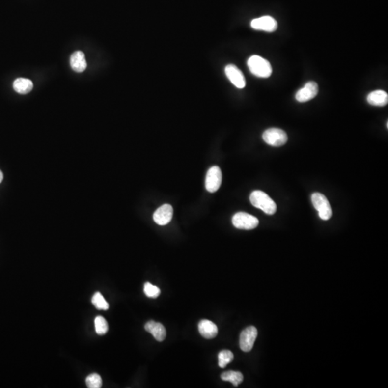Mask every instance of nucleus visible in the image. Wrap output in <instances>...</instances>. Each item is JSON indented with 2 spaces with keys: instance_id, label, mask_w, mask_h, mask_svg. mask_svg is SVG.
<instances>
[{
  "instance_id": "obj_1",
  "label": "nucleus",
  "mask_w": 388,
  "mask_h": 388,
  "mask_svg": "<svg viewBox=\"0 0 388 388\" xmlns=\"http://www.w3.org/2000/svg\"><path fill=\"white\" fill-rule=\"evenodd\" d=\"M251 204L254 207L261 209L262 212L268 215H273L277 211V206L273 199L265 192L254 191L249 197Z\"/></svg>"
},
{
  "instance_id": "obj_2",
  "label": "nucleus",
  "mask_w": 388,
  "mask_h": 388,
  "mask_svg": "<svg viewBox=\"0 0 388 388\" xmlns=\"http://www.w3.org/2000/svg\"><path fill=\"white\" fill-rule=\"evenodd\" d=\"M248 66L253 75L257 77L268 78L273 72L269 61L259 55H252L248 59Z\"/></svg>"
},
{
  "instance_id": "obj_3",
  "label": "nucleus",
  "mask_w": 388,
  "mask_h": 388,
  "mask_svg": "<svg viewBox=\"0 0 388 388\" xmlns=\"http://www.w3.org/2000/svg\"><path fill=\"white\" fill-rule=\"evenodd\" d=\"M311 201L315 209L319 212L321 220L325 221L330 220L332 217V210L327 197L320 193H314L312 194Z\"/></svg>"
},
{
  "instance_id": "obj_4",
  "label": "nucleus",
  "mask_w": 388,
  "mask_h": 388,
  "mask_svg": "<svg viewBox=\"0 0 388 388\" xmlns=\"http://www.w3.org/2000/svg\"><path fill=\"white\" fill-rule=\"evenodd\" d=\"M263 140L268 145L273 147H280L288 141L286 133L281 129L270 128L265 130L262 135Z\"/></svg>"
},
{
  "instance_id": "obj_5",
  "label": "nucleus",
  "mask_w": 388,
  "mask_h": 388,
  "mask_svg": "<svg viewBox=\"0 0 388 388\" xmlns=\"http://www.w3.org/2000/svg\"><path fill=\"white\" fill-rule=\"evenodd\" d=\"M232 223L237 229L251 230L258 226L259 220L251 214L238 212L232 217Z\"/></svg>"
},
{
  "instance_id": "obj_6",
  "label": "nucleus",
  "mask_w": 388,
  "mask_h": 388,
  "mask_svg": "<svg viewBox=\"0 0 388 388\" xmlns=\"http://www.w3.org/2000/svg\"><path fill=\"white\" fill-rule=\"evenodd\" d=\"M222 181V174L221 169L218 166H213L208 170L206 177V190L210 193H214L220 189Z\"/></svg>"
},
{
  "instance_id": "obj_7",
  "label": "nucleus",
  "mask_w": 388,
  "mask_h": 388,
  "mask_svg": "<svg viewBox=\"0 0 388 388\" xmlns=\"http://www.w3.org/2000/svg\"><path fill=\"white\" fill-rule=\"evenodd\" d=\"M257 336V330L255 327L251 326L244 330L240 336V349L245 352L252 350Z\"/></svg>"
},
{
  "instance_id": "obj_8",
  "label": "nucleus",
  "mask_w": 388,
  "mask_h": 388,
  "mask_svg": "<svg viewBox=\"0 0 388 388\" xmlns=\"http://www.w3.org/2000/svg\"><path fill=\"white\" fill-rule=\"evenodd\" d=\"M318 92H319V86L317 83L314 82H309L297 91L296 99L301 103L308 102L316 97Z\"/></svg>"
},
{
  "instance_id": "obj_9",
  "label": "nucleus",
  "mask_w": 388,
  "mask_h": 388,
  "mask_svg": "<svg viewBox=\"0 0 388 388\" xmlns=\"http://www.w3.org/2000/svg\"><path fill=\"white\" fill-rule=\"evenodd\" d=\"M225 74L236 87L243 88L246 86V81L243 72L234 65H227L225 68Z\"/></svg>"
},
{
  "instance_id": "obj_10",
  "label": "nucleus",
  "mask_w": 388,
  "mask_h": 388,
  "mask_svg": "<svg viewBox=\"0 0 388 388\" xmlns=\"http://www.w3.org/2000/svg\"><path fill=\"white\" fill-rule=\"evenodd\" d=\"M251 27L254 29L273 32L277 28V23L271 16H263L256 18L251 22Z\"/></svg>"
},
{
  "instance_id": "obj_11",
  "label": "nucleus",
  "mask_w": 388,
  "mask_h": 388,
  "mask_svg": "<svg viewBox=\"0 0 388 388\" xmlns=\"http://www.w3.org/2000/svg\"><path fill=\"white\" fill-rule=\"evenodd\" d=\"M173 209L171 205L164 204L158 208L153 214V220L157 224L164 226L173 218Z\"/></svg>"
},
{
  "instance_id": "obj_12",
  "label": "nucleus",
  "mask_w": 388,
  "mask_h": 388,
  "mask_svg": "<svg viewBox=\"0 0 388 388\" xmlns=\"http://www.w3.org/2000/svg\"><path fill=\"white\" fill-rule=\"evenodd\" d=\"M198 332L205 339H211L217 336L218 333L217 326L212 321L204 319L198 323Z\"/></svg>"
},
{
  "instance_id": "obj_13",
  "label": "nucleus",
  "mask_w": 388,
  "mask_h": 388,
  "mask_svg": "<svg viewBox=\"0 0 388 388\" xmlns=\"http://www.w3.org/2000/svg\"><path fill=\"white\" fill-rule=\"evenodd\" d=\"M145 330L151 333L158 341H163L166 339V328L161 323L155 322L153 320L147 321L145 325Z\"/></svg>"
},
{
  "instance_id": "obj_14",
  "label": "nucleus",
  "mask_w": 388,
  "mask_h": 388,
  "mask_svg": "<svg viewBox=\"0 0 388 388\" xmlns=\"http://www.w3.org/2000/svg\"><path fill=\"white\" fill-rule=\"evenodd\" d=\"M70 64L72 69L76 72H83L87 67L84 54L82 51L74 53L70 58Z\"/></svg>"
},
{
  "instance_id": "obj_15",
  "label": "nucleus",
  "mask_w": 388,
  "mask_h": 388,
  "mask_svg": "<svg viewBox=\"0 0 388 388\" xmlns=\"http://www.w3.org/2000/svg\"><path fill=\"white\" fill-rule=\"evenodd\" d=\"M367 100L369 105L372 106L384 107L388 105V95L383 90H376L369 93Z\"/></svg>"
},
{
  "instance_id": "obj_16",
  "label": "nucleus",
  "mask_w": 388,
  "mask_h": 388,
  "mask_svg": "<svg viewBox=\"0 0 388 388\" xmlns=\"http://www.w3.org/2000/svg\"><path fill=\"white\" fill-rule=\"evenodd\" d=\"M13 88L20 94H28L33 88V83L29 79L18 78L14 82Z\"/></svg>"
},
{
  "instance_id": "obj_17",
  "label": "nucleus",
  "mask_w": 388,
  "mask_h": 388,
  "mask_svg": "<svg viewBox=\"0 0 388 388\" xmlns=\"http://www.w3.org/2000/svg\"><path fill=\"white\" fill-rule=\"evenodd\" d=\"M221 378L223 381L230 382L233 386L237 387L239 385L243 383L244 377L240 372L227 371L222 374Z\"/></svg>"
},
{
  "instance_id": "obj_18",
  "label": "nucleus",
  "mask_w": 388,
  "mask_h": 388,
  "mask_svg": "<svg viewBox=\"0 0 388 388\" xmlns=\"http://www.w3.org/2000/svg\"><path fill=\"white\" fill-rule=\"evenodd\" d=\"M91 303L98 310H107L110 308L108 303L99 292L94 293L91 299Z\"/></svg>"
},
{
  "instance_id": "obj_19",
  "label": "nucleus",
  "mask_w": 388,
  "mask_h": 388,
  "mask_svg": "<svg viewBox=\"0 0 388 388\" xmlns=\"http://www.w3.org/2000/svg\"><path fill=\"white\" fill-rule=\"evenodd\" d=\"M233 360H234V355L231 351L222 350L219 353V366L221 368H224L227 364L232 362Z\"/></svg>"
},
{
  "instance_id": "obj_20",
  "label": "nucleus",
  "mask_w": 388,
  "mask_h": 388,
  "mask_svg": "<svg viewBox=\"0 0 388 388\" xmlns=\"http://www.w3.org/2000/svg\"><path fill=\"white\" fill-rule=\"evenodd\" d=\"M94 326H95V331L98 335H104L108 332V324L103 316H98L95 318Z\"/></svg>"
},
{
  "instance_id": "obj_21",
  "label": "nucleus",
  "mask_w": 388,
  "mask_h": 388,
  "mask_svg": "<svg viewBox=\"0 0 388 388\" xmlns=\"http://www.w3.org/2000/svg\"><path fill=\"white\" fill-rule=\"evenodd\" d=\"M86 386L89 388H99L102 386V380L97 373L91 374L86 379Z\"/></svg>"
},
{
  "instance_id": "obj_22",
  "label": "nucleus",
  "mask_w": 388,
  "mask_h": 388,
  "mask_svg": "<svg viewBox=\"0 0 388 388\" xmlns=\"http://www.w3.org/2000/svg\"><path fill=\"white\" fill-rule=\"evenodd\" d=\"M144 292L147 297L151 299H156L161 294V290L159 288L152 285L150 282H147L144 285Z\"/></svg>"
},
{
  "instance_id": "obj_23",
  "label": "nucleus",
  "mask_w": 388,
  "mask_h": 388,
  "mask_svg": "<svg viewBox=\"0 0 388 388\" xmlns=\"http://www.w3.org/2000/svg\"><path fill=\"white\" fill-rule=\"evenodd\" d=\"M3 178H4V175H3L2 172L0 170V184L2 182Z\"/></svg>"
}]
</instances>
